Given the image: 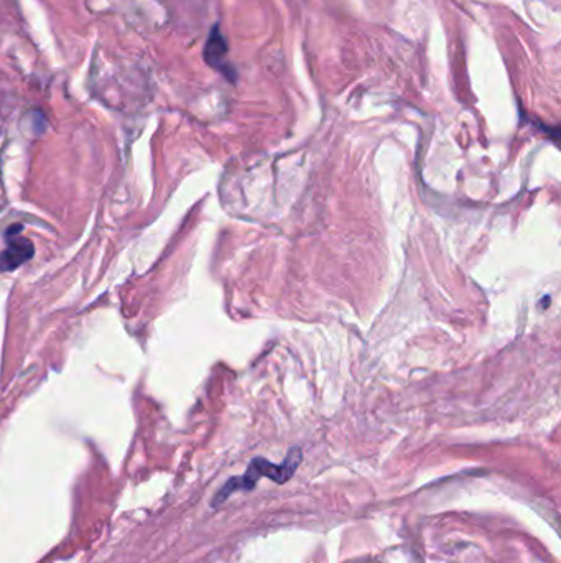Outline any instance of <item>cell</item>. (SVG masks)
I'll return each mask as SVG.
<instances>
[{"label": "cell", "mask_w": 561, "mask_h": 563, "mask_svg": "<svg viewBox=\"0 0 561 563\" xmlns=\"http://www.w3.org/2000/svg\"><path fill=\"white\" fill-rule=\"evenodd\" d=\"M301 463V450L300 448H293L288 453V457L282 465H274V463L267 461L265 458H254L250 461V465L245 471L244 476H239V478H231L224 484V488L216 494L214 497V506L221 504L231 496L232 493L240 491V489H254L256 488L257 481L260 478H269L277 484L287 483L288 479L295 475L296 468Z\"/></svg>", "instance_id": "cell-1"}, {"label": "cell", "mask_w": 561, "mask_h": 563, "mask_svg": "<svg viewBox=\"0 0 561 563\" xmlns=\"http://www.w3.org/2000/svg\"><path fill=\"white\" fill-rule=\"evenodd\" d=\"M227 53H229V46L224 35L221 33V28L216 25V27L211 30L208 41L205 45V61L209 64L211 68L216 71L222 73L224 76L229 79H234V70L227 61Z\"/></svg>", "instance_id": "cell-2"}, {"label": "cell", "mask_w": 561, "mask_h": 563, "mask_svg": "<svg viewBox=\"0 0 561 563\" xmlns=\"http://www.w3.org/2000/svg\"><path fill=\"white\" fill-rule=\"evenodd\" d=\"M14 238L7 239V249L0 254V270H12L20 267L23 262L32 259L33 246L28 239L20 238V226L10 227Z\"/></svg>", "instance_id": "cell-3"}]
</instances>
